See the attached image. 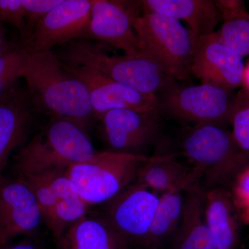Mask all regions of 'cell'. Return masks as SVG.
<instances>
[{"label": "cell", "mask_w": 249, "mask_h": 249, "mask_svg": "<svg viewBox=\"0 0 249 249\" xmlns=\"http://www.w3.org/2000/svg\"><path fill=\"white\" fill-rule=\"evenodd\" d=\"M175 155H154L139 170L136 182L161 193L172 191L183 193L200 182V175L192 166L178 161Z\"/></svg>", "instance_id": "cell-17"}, {"label": "cell", "mask_w": 249, "mask_h": 249, "mask_svg": "<svg viewBox=\"0 0 249 249\" xmlns=\"http://www.w3.org/2000/svg\"><path fill=\"white\" fill-rule=\"evenodd\" d=\"M34 109L87 126L93 119L89 91L52 51L30 53L23 71Z\"/></svg>", "instance_id": "cell-1"}, {"label": "cell", "mask_w": 249, "mask_h": 249, "mask_svg": "<svg viewBox=\"0 0 249 249\" xmlns=\"http://www.w3.org/2000/svg\"><path fill=\"white\" fill-rule=\"evenodd\" d=\"M42 215L34 192L22 178L0 175V247L18 235L34 232Z\"/></svg>", "instance_id": "cell-13"}, {"label": "cell", "mask_w": 249, "mask_h": 249, "mask_svg": "<svg viewBox=\"0 0 249 249\" xmlns=\"http://www.w3.org/2000/svg\"><path fill=\"white\" fill-rule=\"evenodd\" d=\"M142 9V1L91 0L88 38L123 51L126 55L141 52L135 23Z\"/></svg>", "instance_id": "cell-9"}, {"label": "cell", "mask_w": 249, "mask_h": 249, "mask_svg": "<svg viewBox=\"0 0 249 249\" xmlns=\"http://www.w3.org/2000/svg\"><path fill=\"white\" fill-rule=\"evenodd\" d=\"M102 138L108 151L145 155L160 130L159 109L119 108L107 111L100 119Z\"/></svg>", "instance_id": "cell-8"}, {"label": "cell", "mask_w": 249, "mask_h": 249, "mask_svg": "<svg viewBox=\"0 0 249 249\" xmlns=\"http://www.w3.org/2000/svg\"><path fill=\"white\" fill-rule=\"evenodd\" d=\"M231 193L241 221L249 225V165L236 178Z\"/></svg>", "instance_id": "cell-26"}, {"label": "cell", "mask_w": 249, "mask_h": 249, "mask_svg": "<svg viewBox=\"0 0 249 249\" xmlns=\"http://www.w3.org/2000/svg\"><path fill=\"white\" fill-rule=\"evenodd\" d=\"M140 51L177 81L188 80L198 37L175 18L142 12L135 23Z\"/></svg>", "instance_id": "cell-5"}, {"label": "cell", "mask_w": 249, "mask_h": 249, "mask_svg": "<svg viewBox=\"0 0 249 249\" xmlns=\"http://www.w3.org/2000/svg\"><path fill=\"white\" fill-rule=\"evenodd\" d=\"M56 55L65 63L89 67L144 94L157 96L177 81L151 57L142 52L114 56L109 55L98 44L78 40L69 43L61 53Z\"/></svg>", "instance_id": "cell-3"}, {"label": "cell", "mask_w": 249, "mask_h": 249, "mask_svg": "<svg viewBox=\"0 0 249 249\" xmlns=\"http://www.w3.org/2000/svg\"><path fill=\"white\" fill-rule=\"evenodd\" d=\"M206 188L199 183L184 193L181 222L173 236V249H217L205 218Z\"/></svg>", "instance_id": "cell-19"}, {"label": "cell", "mask_w": 249, "mask_h": 249, "mask_svg": "<svg viewBox=\"0 0 249 249\" xmlns=\"http://www.w3.org/2000/svg\"><path fill=\"white\" fill-rule=\"evenodd\" d=\"M142 2V12L161 14L183 22L197 37L214 34L222 22L212 0H144Z\"/></svg>", "instance_id": "cell-16"}, {"label": "cell", "mask_w": 249, "mask_h": 249, "mask_svg": "<svg viewBox=\"0 0 249 249\" xmlns=\"http://www.w3.org/2000/svg\"><path fill=\"white\" fill-rule=\"evenodd\" d=\"M5 249H36L33 246L29 244H19V245H14L13 247H8Z\"/></svg>", "instance_id": "cell-30"}, {"label": "cell", "mask_w": 249, "mask_h": 249, "mask_svg": "<svg viewBox=\"0 0 249 249\" xmlns=\"http://www.w3.org/2000/svg\"><path fill=\"white\" fill-rule=\"evenodd\" d=\"M72 249H127L128 242L104 219L85 217L71 227Z\"/></svg>", "instance_id": "cell-20"}, {"label": "cell", "mask_w": 249, "mask_h": 249, "mask_svg": "<svg viewBox=\"0 0 249 249\" xmlns=\"http://www.w3.org/2000/svg\"><path fill=\"white\" fill-rule=\"evenodd\" d=\"M91 7V0H63L37 23L27 40L20 42L29 53H34L87 40Z\"/></svg>", "instance_id": "cell-10"}, {"label": "cell", "mask_w": 249, "mask_h": 249, "mask_svg": "<svg viewBox=\"0 0 249 249\" xmlns=\"http://www.w3.org/2000/svg\"><path fill=\"white\" fill-rule=\"evenodd\" d=\"M205 218L217 249H237L242 221L231 191L222 187L206 188Z\"/></svg>", "instance_id": "cell-18"}, {"label": "cell", "mask_w": 249, "mask_h": 249, "mask_svg": "<svg viewBox=\"0 0 249 249\" xmlns=\"http://www.w3.org/2000/svg\"><path fill=\"white\" fill-rule=\"evenodd\" d=\"M33 109L27 90L19 86L0 98V175L11 152L27 136Z\"/></svg>", "instance_id": "cell-15"}, {"label": "cell", "mask_w": 249, "mask_h": 249, "mask_svg": "<svg viewBox=\"0 0 249 249\" xmlns=\"http://www.w3.org/2000/svg\"><path fill=\"white\" fill-rule=\"evenodd\" d=\"M230 124L236 142L249 154V91L241 88L235 93Z\"/></svg>", "instance_id": "cell-24"}, {"label": "cell", "mask_w": 249, "mask_h": 249, "mask_svg": "<svg viewBox=\"0 0 249 249\" xmlns=\"http://www.w3.org/2000/svg\"><path fill=\"white\" fill-rule=\"evenodd\" d=\"M242 88L249 91V62L245 65V73H244L243 87Z\"/></svg>", "instance_id": "cell-29"}, {"label": "cell", "mask_w": 249, "mask_h": 249, "mask_svg": "<svg viewBox=\"0 0 249 249\" xmlns=\"http://www.w3.org/2000/svg\"><path fill=\"white\" fill-rule=\"evenodd\" d=\"M63 0H22L25 10V27L20 41L27 40L37 23Z\"/></svg>", "instance_id": "cell-25"}, {"label": "cell", "mask_w": 249, "mask_h": 249, "mask_svg": "<svg viewBox=\"0 0 249 249\" xmlns=\"http://www.w3.org/2000/svg\"><path fill=\"white\" fill-rule=\"evenodd\" d=\"M181 154L204 178L208 188L232 186L249 165V154L236 142L227 126L194 124L181 141Z\"/></svg>", "instance_id": "cell-4"}, {"label": "cell", "mask_w": 249, "mask_h": 249, "mask_svg": "<svg viewBox=\"0 0 249 249\" xmlns=\"http://www.w3.org/2000/svg\"><path fill=\"white\" fill-rule=\"evenodd\" d=\"M146 155L96 152L89 160L72 165L67 175L88 206L109 202L135 182Z\"/></svg>", "instance_id": "cell-6"}, {"label": "cell", "mask_w": 249, "mask_h": 249, "mask_svg": "<svg viewBox=\"0 0 249 249\" xmlns=\"http://www.w3.org/2000/svg\"><path fill=\"white\" fill-rule=\"evenodd\" d=\"M235 93L208 83L183 85L176 81L157 95L159 111L183 122L227 126Z\"/></svg>", "instance_id": "cell-7"}, {"label": "cell", "mask_w": 249, "mask_h": 249, "mask_svg": "<svg viewBox=\"0 0 249 249\" xmlns=\"http://www.w3.org/2000/svg\"><path fill=\"white\" fill-rule=\"evenodd\" d=\"M160 197L135 181L109 201L105 219L127 242L146 247Z\"/></svg>", "instance_id": "cell-11"}, {"label": "cell", "mask_w": 249, "mask_h": 249, "mask_svg": "<svg viewBox=\"0 0 249 249\" xmlns=\"http://www.w3.org/2000/svg\"><path fill=\"white\" fill-rule=\"evenodd\" d=\"M30 53L22 42H9L0 53V98L18 86Z\"/></svg>", "instance_id": "cell-23"}, {"label": "cell", "mask_w": 249, "mask_h": 249, "mask_svg": "<svg viewBox=\"0 0 249 249\" xmlns=\"http://www.w3.org/2000/svg\"><path fill=\"white\" fill-rule=\"evenodd\" d=\"M9 44V42H6V39H5L3 22H1V19H0V53L7 47Z\"/></svg>", "instance_id": "cell-28"}, {"label": "cell", "mask_w": 249, "mask_h": 249, "mask_svg": "<svg viewBox=\"0 0 249 249\" xmlns=\"http://www.w3.org/2000/svg\"><path fill=\"white\" fill-rule=\"evenodd\" d=\"M216 31L218 37L229 48L244 58L249 55V13L246 6L222 15Z\"/></svg>", "instance_id": "cell-22"}, {"label": "cell", "mask_w": 249, "mask_h": 249, "mask_svg": "<svg viewBox=\"0 0 249 249\" xmlns=\"http://www.w3.org/2000/svg\"><path fill=\"white\" fill-rule=\"evenodd\" d=\"M96 153L86 126L71 119L52 117L17 157L19 177L66 172Z\"/></svg>", "instance_id": "cell-2"}, {"label": "cell", "mask_w": 249, "mask_h": 249, "mask_svg": "<svg viewBox=\"0 0 249 249\" xmlns=\"http://www.w3.org/2000/svg\"><path fill=\"white\" fill-rule=\"evenodd\" d=\"M184 193L172 191L162 193L147 237L146 247L155 249L173 237L182 216Z\"/></svg>", "instance_id": "cell-21"}, {"label": "cell", "mask_w": 249, "mask_h": 249, "mask_svg": "<svg viewBox=\"0 0 249 249\" xmlns=\"http://www.w3.org/2000/svg\"><path fill=\"white\" fill-rule=\"evenodd\" d=\"M62 64L67 71L86 86L91 98L95 120L100 121L107 111L119 108L159 109L158 100L155 95L139 92L109 79L89 67L63 62Z\"/></svg>", "instance_id": "cell-14"}, {"label": "cell", "mask_w": 249, "mask_h": 249, "mask_svg": "<svg viewBox=\"0 0 249 249\" xmlns=\"http://www.w3.org/2000/svg\"><path fill=\"white\" fill-rule=\"evenodd\" d=\"M243 58L229 48L217 34L198 37L191 66V75L201 83L225 89L243 87Z\"/></svg>", "instance_id": "cell-12"}, {"label": "cell", "mask_w": 249, "mask_h": 249, "mask_svg": "<svg viewBox=\"0 0 249 249\" xmlns=\"http://www.w3.org/2000/svg\"><path fill=\"white\" fill-rule=\"evenodd\" d=\"M0 19L18 29L21 37L25 27V10L22 0H0Z\"/></svg>", "instance_id": "cell-27"}]
</instances>
